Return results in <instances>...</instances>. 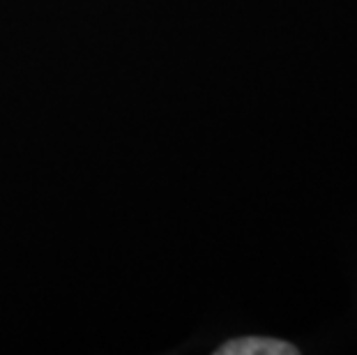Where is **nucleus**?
<instances>
[{
	"mask_svg": "<svg viewBox=\"0 0 357 355\" xmlns=\"http://www.w3.org/2000/svg\"><path fill=\"white\" fill-rule=\"evenodd\" d=\"M217 355H298L300 349L272 337H242L226 342L215 351Z\"/></svg>",
	"mask_w": 357,
	"mask_h": 355,
	"instance_id": "nucleus-1",
	"label": "nucleus"
}]
</instances>
